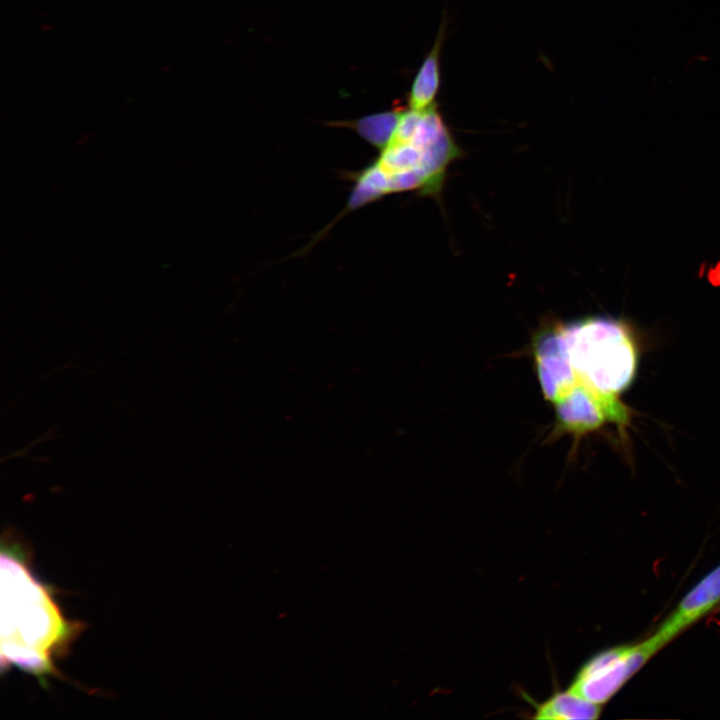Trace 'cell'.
Masks as SVG:
<instances>
[{
  "label": "cell",
  "instance_id": "obj_4",
  "mask_svg": "<svg viewBox=\"0 0 720 720\" xmlns=\"http://www.w3.org/2000/svg\"><path fill=\"white\" fill-rule=\"evenodd\" d=\"M655 654L647 639L605 649L582 665L569 689L602 706Z\"/></svg>",
  "mask_w": 720,
  "mask_h": 720
},
{
  "label": "cell",
  "instance_id": "obj_1",
  "mask_svg": "<svg viewBox=\"0 0 720 720\" xmlns=\"http://www.w3.org/2000/svg\"><path fill=\"white\" fill-rule=\"evenodd\" d=\"M462 151L442 115L428 109L402 110L389 142L379 156L354 176L345 211L405 191L438 197L448 167Z\"/></svg>",
  "mask_w": 720,
  "mask_h": 720
},
{
  "label": "cell",
  "instance_id": "obj_7",
  "mask_svg": "<svg viewBox=\"0 0 720 720\" xmlns=\"http://www.w3.org/2000/svg\"><path fill=\"white\" fill-rule=\"evenodd\" d=\"M445 18L430 51L422 61L408 93L409 108L422 111L436 104L441 85V50L445 39Z\"/></svg>",
  "mask_w": 720,
  "mask_h": 720
},
{
  "label": "cell",
  "instance_id": "obj_2",
  "mask_svg": "<svg viewBox=\"0 0 720 720\" xmlns=\"http://www.w3.org/2000/svg\"><path fill=\"white\" fill-rule=\"evenodd\" d=\"M1 555V663L41 680L55 674L54 659L69 648L80 624L67 620L18 549Z\"/></svg>",
  "mask_w": 720,
  "mask_h": 720
},
{
  "label": "cell",
  "instance_id": "obj_6",
  "mask_svg": "<svg viewBox=\"0 0 720 720\" xmlns=\"http://www.w3.org/2000/svg\"><path fill=\"white\" fill-rule=\"evenodd\" d=\"M720 603V565L704 576L647 640L659 652Z\"/></svg>",
  "mask_w": 720,
  "mask_h": 720
},
{
  "label": "cell",
  "instance_id": "obj_3",
  "mask_svg": "<svg viewBox=\"0 0 720 720\" xmlns=\"http://www.w3.org/2000/svg\"><path fill=\"white\" fill-rule=\"evenodd\" d=\"M551 327L571 368V387L581 384L614 396L631 387L637 374L639 350L625 320L594 315L554 322Z\"/></svg>",
  "mask_w": 720,
  "mask_h": 720
},
{
  "label": "cell",
  "instance_id": "obj_8",
  "mask_svg": "<svg viewBox=\"0 0 720 720\" xmlns=\"http://www.w3.org/2000/svg\"><path fill=\"white\" fill-rule=\"evenodd\" d=\"M536 719H597L601 705L595 704L576 694L569 688L557 691L542 703L534 704Z\"/></svg>",
  "mask_w": 720,
  "mask_h": 720
},
{
  "label": "cell",
  "instance_id": "obj_5",
  "mask_svg": "<svg viewBox=\"0 0 720 720\" xmlns=\"http://www.w3.org/2000/svg\"><path fill=\"white\" fill-rule=\"evenodd\" d=\"M559 432L577 436L593 432L604 424L624 427L631 412L617 396L594 391L575 384L553 403Z\"/></svg>",
  "mask_w": 720,
  "mask_h": 720
},
{
  "label": "cell",
  "instance_id": "obj_9",
  "mask_svg": "<svg viewBox=\"0 0 720 720\" xmlns=\"http://www.w3.org/2000/svg\"><path fill=\"white\" fill-rule=\"evenodd\" d=\"M402 110V108H398L366 115L355 120L332 122L329 125L352 129L371 145L381 150L391 139Z\"/></svg>",
  "mask_w": 720,
  "mask_h": 720
}]
</instances>
